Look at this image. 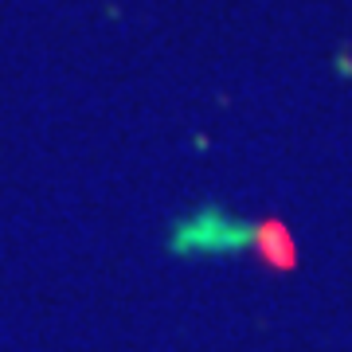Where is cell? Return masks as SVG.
<instances>
[{
    "mask_svg": "<svg viewBox=\"0 0 352 352\" xmlns=\"http://www.w3.org/2000/svg\"><path fill=\"white\" fill-rule=\"evenodd\" d=\"M239 239H243V227H235L219 212H212V215L204 212L173 235V251H192V247H200V251H227Z\"/></svg>",
    "mask_w": 352,
    "mask_h": 352,
    "instance_id": "1",
    "label": "cell"
}]
</instances>
